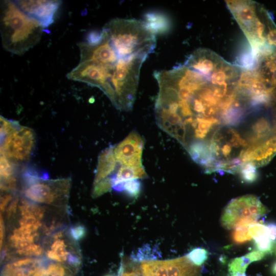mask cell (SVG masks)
Wrapping results in <instances>:
<instances>
[{
	"mask_svg": "<svg viewBox=\"0 0 276 276\" xmlns=\"http://www.w3.org/2000/svg\"><path fill=\"white\" fill-rule=\"evenodd\" d=\"M154 77L156 123L187 151L206 147L236 109L238 81L220 59L206 67L184 62Z\"/></svg>",
	"mask_w": 276,
	"mask_h": 276,
	"instance_id": "cell-1",
	"label": "cell"
},
{
	"mask_svg": "<svg viewBox=\"0 0 276 276\" xmlns=\"http://www.w3.org/2000/svg\"><path fill=\"white\" fill-rule=\"evenodd\" d=\"M103 29L112 47L111 57L105 66L93 63L105 78L104 93L117 109L128 111L136 98L142 66L155 48V35L135 19L114 18Z\"/></svg>",
	"mask_w": 276,
	"mask_h": 276,
	"instance_id": "cell-2",
	"label": "cell"
},
{
	"mask_svg": "<svg viewBox=\"0 0 276 276\" xmlns=\"http://www.w3.org/2000/svg\"><path fill=\"white\" fill-rule=\"evenodd\" d=\"M225 3L251 48L252 56L276 52V26L269 13L252 1Z\"/></svg>",
	"mask_w": 276,
	"mask_h": 276,
	"instance_id": "cell-3",
	"label": "cell"
},
{
	"mask_svg": "<svg viewBox=\"0 0 276 276\" xmlns=\"http://www.w3.org/2000/svg\"><path fill=\"white\" fill-rule=\"evenodd\" d=\"M42 32L41 25L23 12L14 1H2L1 34L5 50L22 55L39 42Z\"/></svg>",
	"mask_w": 276,
	"mask_h": 276,
	"instance_id": "cell-4",
	"label": "cell"
},
{
	"mask_svg": "<svg viewBox=\"0 0 276 276\" xmlns=\"http://www.w3.org/2000/svg\"><path fill=\"white\" fill-rule=\"evenodd\" d=\"M268 210L259 199L253 195H246L232 199L225 206L220 217L221 225L232 229L257 222Z\"/></svg>",
	"mask_w": 276,
	"mask_h": 276,
	"instance_id": "cell-5",
	"label": "cell"
},
{
	"mask_svg": "<svg viewBox=\"0 0 276 276\" xmlns=\"http://www.w3.org/2000/svg\"><path fill=\"white\" fill-rule=\"evenodd\" d=\"M24 185L22 193L27 199L37 204L60 206L67 201L71 179L36 177Z\"/></svg>",
	"mask_w": 276,
	"mask_h": 276,
	"instance_id": "cell-6",
	"label": "cell"
},
{
	"mask_svg": "<svg viewBox=\"0 0 276 276\" xmlns=\"http://www.w3.org/2000/svg\"><path fill=\"white\" fill-rule=\"evenodd\" d=\"M35 143L34 131L19 124L8 135L1 137V155L17 166L30 159Z\"/></svg>",
	"mask_w": 276,
	"mask_h": 276,
	"instance_id": "cell-7",
	"label": "cell"
},
{
	"mask_svg": "<svg viewBox=\"0 0 276 276\" xmlns=\"http://www.w3.org/2000/svg\"><path fill=\"white\" fill-rule=\"evenodd\" d=\"M144 141L136 131L131 132L123 141L113 146L117 164L123 167L140 168L142 164Z\"/></svg>",
	"mask_w": 276,
	"mask_h": 276,
	"instance_id": "cell-8",
	"label": "cell"
},
{
	"mask_svg": "<svg viewBox=\"0 0 276 276\" xmlns=\"http://www.w3.org/2000/svg\"><path fill=\"white\" fill-rule=\"evenodd\" d=\"M19 8L41 26L48 27L54 21L56 13L61 4L59 1H15Z\"/></svg>",
	"mask_w": 276,
	"mask_h": 276,
	"instance_id": "cell-9",
	"label": "cell"
},
{
	"mask_svg": "<svg viewBox=\"0 0 276 276\" xmlns=\"http://www.w3.org/2000/svg\"><path fill=\"white\" fill-rule=\"evenodd\" d=\"M254 61L252 68L258 77L276 95V52L259 55Z\"/></svg>",
	"mask_w": 276,
	"mask_h": 276,
	"instance_id": "cell-10",
	"label": "cell"
},
{
	"mask_svg": "<svg viewBox=\"0 0 276 276\" xmlns=\"http://www.w3.org/2000/svg\"><path fill=\"white\" fill-rule=\"evenodd\" d=\"M117 169V162L113 152V146L104 150L100 154L97 166L94 184L110 179Z\"/></svg>",
	"mask_w": 276,
	"mask_h": 276,
	"instance_id": "cell-11",
	"label": "cell"
},
{
	"mask_svg": "<svg viewBox=\"0 0 276 276\" xmlns=\"http://www.w3.org/2000/svg\"><path fill=\"white\" fill-rule=\"evenodd\" d=\"M63 233V231H59L51 236L53 241L51 244L50 248L46 250L45 255L47 258L50 261L67 265L68 257L74 251L68 249L67 243L65 240L62 239Z\"/></svg>",
	"mask_w": 276,
	"mask_h": 276,
	"instance_id": "cell-12",
	"label": "cell"
},
{
	"mask_svg": "<svg viewBox=\"0 0 276 276\" xmlns=\"http://www.w3.org/2000/svg\"><path fill=\"white\" fill-rule=\"evenodd\" d=\"M168 276H199L200 268L187 257L166 260Z\"/></svg>",
	"mask_w": 276,
	"mask_h": 276,
	"instance_id": "cell-13",
	"label": "cell"
},
{
	"mask_svg": "<svg viewBox=\"0 0 276 276\" xmlns=\"http://www.w3.org/2000/svg\"><path fill=\"white\" fill-rule=\"evenodd\" d=\"M147 28L155 35L166 32L170 28V22L166 15L158 12H149L143 20Z\"/></svg>",
	"mask_w": 276,
	"mask_h": 276,
	"instance_id": "cell-14",
	"label": "cell"
},
{
	"mask_svg": "<svg viewBox=\"0 0 276 276\" xmlns=\"http://www.w3.org/2000/svg\"><path fill=\"white\" fill-rule=\"evenodd\" d=\"M31 276H64L61 265L56 262L47 261L43 263Z\"/></svg>",
	"mask_w": 276,
	"mask_h": 276,
	"instance_id": "cell-15",
	"label": "cell"
},
{
	"mask_svg": "<svg viewBox=\"0 0 276 276\" xmlns=\"http://www.w3.org/2000/svg\"><path fill=\"white\" fill-rule=\"evenodd\" d=\"M16 166L4 156L1 155L0 173L1 180H5L15 176Z\"/></svg>",
	"mask_w": 276,
	"mask_h": 276,
	"instance_id": "cell-16",
	"label": "cell"
},
{
	"mask_svg": "<svg viewBox=\"0 0 276 276\" xmlns=\"http://www.w3.org/2000/svg\"><path fill=\"white\" fill-rule=\"evenodd\" d=\"M249 226H242L235 228L231 234L233 242L237 244H241L250 241L252 238L249 232Z\"/></svg>",
	"mask_w": 276,
	"mask_h": 276,
	"instance_id": "cell-17",
	"label": "cell"
},
{
	"mask_svg": "<svg viewBox=\"0 0 276 276\" xmlns=\"http://www.w3.org/2000/svg\"><path fill=\"white\" fill-rule=\"evenodd\" d=\"M44 249L38 243H34L27 247L14 251L15 255L20 257H41L43 254Z\"/></svg>",
	"mask_w": 276,
	"mask_h": 276,
	"instance_id": "cell-18",
	"label": "cell"
},
{
	"mask_svg": "<svg viewBox=\"0 0 276 276\" xmlns=\"http://www.w3.org/2000/svg\"><path fill=\"white\" fill-rule=\"evenodd\" d=\"M186 257L193 264L199 266L208 259V252L204 248H196L191 250Z\"/></svg>",
	"mask_w": 276,
	"mask_h": 276,
	"instance_id": "cell-19",
	"label": "cell"
},
{
	"mask_svg": "<svg viewBox=\"0 0 276 276\" xmlns=\"http://www.w3.org/2000/svg\"><path fill=\"white\" fill-rule=\"evenodd\" d=\"M251 262L245 256L233 259L228 264L230 273L235 272H245L248 265Z\"/></svg>",
	"mask_w": 276,
	"mask_h": 276,
	"instance_id": "cell-20",
	"label": "cell"
},
{
	"mask_svg": "<svg viewBox=\"0 0 276 276\" xmlns=\"http://www.w3.org/2000/svg\"><path fill=\"white\" fill-rule=\"evenodd\" d=\"M141 183L139 180H133L124 183L122 192H124L129 196L136 198L141 191Z\"/></svg>",
	"mask_w": 276,
	"mask_h": 276,
	"instance_id": "cell-21",
	"label": "cell"
},
{
	"mask_svg": "<svg viewBox=\"0 0 276 276\" xmlns=\"http://www.w3.org/2000/svg\"><path fill=\"white\" fill-rule=\"evenodd\" d=\"M68 232L73 240L78 241L85 236L86 229L82 224H76L70 228Z\"/></svg>",
	"mask_w": 276,
	"mask_h": 276,
	"instance_id": "cell-22",
	"label": "cell"
},
{
	"mask_svg": "<svg viewBox=\"0 0 276 276\" xmlns=\"http://www.w3.org/2000/svg\"><path fill=\"white\" fill-rule=\"evenodd\" d=\"M266 255L265 253L259 250H255L247 254L244 256L248 259L251 263L263 259Z\"/></svg>",
	"mask_w": 276,
	"mask_h": 276,
	"instance_id": "cell-23",
	"label": "cell"
},
{
	"mask_svg": "<svg viewBox=\"0 0 276 276\" xmlns=\"http://www.w3.org/2000/svg\"><path fill=\"white\" fill-rule=\"evenodd\" d=\"M14 198L13 195L10 193H5V194H3L1 198L0 208L1 213H4L7 206Z\"/></svg>",
	"mask_w": 276,
	"mask_h": 276,
	"instance_id": "cell-24",
	"label": "cell"
},
{
	"mask_svg": "<svg viewBox=\"0 0 276 276\" xmlns=\"http://www.w3.org/2000/svg\"><path fill=\"white\" fill-rule=\"evenodd\" d=\"M267 232L270 239L273 242L276 241V224L269 223L266 225Z\"/></svg>",
	"mask_w": 276,
	"mask_h": 276,
	"instance_id": "cell-25",
	"label": "cell"
},
{
	"mask_svg": "<svg viewBox=\"0 0 276 276\" xmlns=\"http://www.w3.org/2000/svg\"><path fill=\"white\" fill-rule=\"evenodd\" d=\"M0 230H1V248H2L4 239L5 235V225L3 217L1 215V221H0Z\"/></svg>",
	"mask_w": 276,
	"mask_h": 276,
	"instance_id": "cell-26",
	"label": "cell"
},
{
	"mask_svg": "<svg viewBox=\"0 0 276 276\" xmlns=\"http://www.w3.org/2000/svg\"><path fill=\"white\" fill-rule=\"evenodd\" d=\"M271 108V110L273 115L276 118V97L275 98L274 100H273L272 103Z\"/></svg>",
	"mask_w": 276,
	"mask_h": 276,
	"instance_id": "cell-27",
	"label": "cell"
},
{
	"mask_svg": "<svg viewBox=\"0 0 276 276\" xmlns=\"http://www.w3.org/2000/svg\"><path fill=\"white\" fill-rule=\"evenodd\" d=\"M271 272L274 276H276V261L273 263L271 267Z\"/></svg>",
	"mask_w": 276,
	"mask_h": 276,
	"instance_id": "cell-28",
	"label": "cell"
},
{
	"mask_svg": "<svg viewBox=\"0 0 276 276\" xmlns=\"http://www.w3.org/2000/svg\"><path fill=\"white\" fill-rule=\"evenodd\" d=\"M231 276H246L245 272H235L230 273Z\"/></svg>",
	"mask_w": 276,
	"mask_h": 276,
	"instance_id": "cell-29",
	"label": "cell"
},
{
	"mask_svg": "<svg viewBox=\"0 0 276 276\" xmlns=\"http://www.w3.org/2000/svg\"><path fill=\"white\" fill-rule=\"evenodd\" d=\"M105 276H120V275H119V274H118V275H114V274H108L105 275Z\"/></svg>",
	"mask_w": 276,
	"mask_h": 276,
	"instance_id": "cell-30",
	"label": "cell"
},
{
	"mask_svg": "<svg viewBox=\"0 0 276 276\" xmlns=\"http://www.w3.org/2000/svg\"><path fill=\"white\" fill-rule=\"evenodd\" d=\"M273 252H274V253H275V254L276 255V242L274 244Z\"/></svg>",
	"mask_w": 276,
	"mask_h": 276,
	"instance_id": "cell-31",
	"label": "cell"
}]
</instances>
